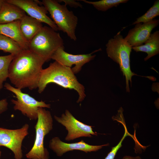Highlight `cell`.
Returning a JSON list of instances; mask_svg holds the SVG:
<instances>
[{
    "instance_id": "cell-13",
    "label": "cell",
    "mask_w": 159,
    "mask_h": 159,
    "mask_svg": "<svg viewBox=\"0 0 159 159\" xmlns=\"http://www.w3.org/2000/svg\"><path fill=\"white\" fill-rule=\"evenodd\" d=\"M159 24V20L156 19L143 24H137L129 31L124 39L132 47L142 45L149 38L152 30Z\"/></svg>"
},
{
    "instance_id": "cell-4",
    "label": "cell",
    "mask_w": 159,
    "mask_h": 159,
    "mask_svg": "<svg viewBox=\"0 0 159 159\" xmlns=\"http://www.w3.org/2000/svg\"><path fill=\"white\" fill-rule=\"evenodd\" d=\"M59 34L49 26H43L29 43V49L47 62L59 48L64 47Z\"/></svg>"
},
{
    "instance_id": "cell-27",
    "label": "cell",
    "mask_w": 159,
    "mask_h": 159,
    "mask_svg": "<svg viewBox=\"0 0 159 159\" xmlns=\"http://www.w3.org/2000/svg\"><path fill=\"white\" fill-rule=\"evenodd\" d=\"M4 1V0H0V8H1Z\"/></svg>"
},
{
    "instance_id": "cell-11",
    "label": "cell",
    "mask_w": 159,
    "mask_h": 159,
    "mask_svg": "<svg viewBox=\"0 0 159 159\" xmlns=\"http://www.w3.org/2000/svg\"><path fill=\"white\" fill-rule=\"evenodd\" d=\"M7 2L14 5L23 10L29 16L42 23L47 24L49 26L57 31V26L47 15L48 12L43 6H39L37 0H6Z\"/></svg>"
},
{
    "instance_id": "cell-28",
    "label": "cell",
    "mask_w": 159,
    "mask_h": 159,
    "mask_svg": "<svg viewBox=\"0 0 159 159\" xmlns=\"http://www.w3.org/2000/svg\"><path fill=\"white\" fill-rule=\"evenodd\" d=\"M1 151L0 150V157H1Z\"/></svg>"
},
{
    "instance_id": "cell-16",
    "label": "cell",
    "mask_w": 159,
    "mask_h": 159,
    "mask_svg": "<svg viewBox=\"0 0 159 159\" xmlns=\"http://www.w3.org/2000/svg\"><path fill=\"white\" fill-rule=\"evenodd\" d=\"M20 21V27L21 33L29 43L43 27L42 23L26 15Z\"/></svg>"
},
{
    "instance_id": "cell-26",
    "label": "cell",
    "mask_w": 159,
    "mask_h": 159,
    "mask_svg": "<svg viewBox=\"0 0 159 159\" xmlns=\"http://www.w3.org/2000/svg\"><path fill=\"white\" fill-rule=\"evenodd\" d=\"M49 153L47 149L45 148L44 155L43 159H49Z\"/></svg>"
},
{
    "instance_id": "cell-18",
    "label": "cell",
    "mask_w": 159,
    "mask_h": 159,
    "mask_svg": "<svg viewBox=\"0 0 159 159\" xmlns=\"http://www.w3.org/2000/svg\"><path fill=\"white\" fill-rule=\"evenodd\" d=\"M0 50L15 56L24 50L19 44L12 39L0 34Z\"/></svg>"
},
{
    "instance_id": "cell-23",
    "label": "cell",
    "mask_w": 159,
    "mask_h": 159,
    "mask_svg": "<svg viewBox=\"0 0 159 159\" xmlns=\"http://www.w3.org/2000/svg\"><path fill=\"white\" fill-rule=\"evenodd\" d=\"M57 1L59 3L61 2H64V4L66 6H69L72 7L77 8L82 7V5L79 2L76 1L74 0H57Z\"/></svg>"
},
{
    "instance_id": "cell-2",
    "label": "cell",
    "mask_w": 159,
    "mask_h": 159,
    "mask_svg": "<svg viewBox=\"0 0 159 159\" xmlns=\"http://www.w3.org/2000/svg\"><path fill=\"white\" fill-rule=\"evenodd\" d=\"M50 83H55L65 89L75 90L79 95L78 103L83 100L86 97L85 87L78 81L72 68L56 61L42 69L37 88L38 92L42 93Z\"/></svg>"
},
{
    "instance_id": "cell-6",
    "label": "cell",
    "mask_w": 159,
    "mask_h": 159,
    "mask_svg": "<svg viewBox=\"0 0 159 159\" xmlns=\"http://www.w3.org/2000/svg\"><path fill=\"white\" fill-rule=\"evenodd\" d=\"M37 120L34 126L36 131L34 142L31 150L26 155V158L29 159L43 158L44 138L53 128V120L51 112L44 108H39Z\"/></svg>"
},
{
    "instance_id": "cell-24",
    "label": "cell",
    "mask_w": 159,
    "mask_h": 159,
    "mask_svg": "<svg viewBox=\"0 0 159 159\" xmlns=\"http://www.w3.org/2000/svg\"><path fill=\"white\" fill-rule=\"evenodd\" d=\"M8 106V103L6 99L0 100V114L7 110Z\"/></svg>"
},
{
    "instance_id": "cell-5",
    "label": "cell",
    "mask_w": 159,
    "mask_h": 159,
    "mask_svg": "<svg viewBox=\"0 0 159 159\" xmlns=\"http://www.w3.org/2000/svg\"><path fill=\"white\" fill-rule=\"evenodd\" d=\"M42 5L50 14L58 30L66 33L71 39L75 41V30L78 22L77 17L69 10L65 4H61L57 0H43Z\"/></svg>"
},
{
    "instance_id": "cell-12",
    "label": "cell",
    "mask_w": 159,
    "mask_h": 159,
    "mask_svg": "<svg viewBox=\"0 0 159 159\" xmlns=\"http://www.w3.org/2000/svg\"><path fill=\"white\" fill-rule=\"evenodd\" d=\"M108 145V144L99 145H91L83 140L77 143H67L62 141L59 137H55L50 140L49 147L57 156L60 157L69 151L78 150L87 153L96 151L103 147Z\"/></svg>"
},
{
    "instance_id": "cell-19",
    "label": "cell",
    "mask_w": 159,
    "mask_h": 159,
    "mask_svg": "<svg viewBox=\"0 0 159 159\" xmlns=\"http://www.w3.org/2000/svg\"><path fill=\"white\" fill-rule=\"evenodd\" d=\"M15 56L10 54L0 56V90L3 88L4 82L8 78L9 67Z\"/></svg>"
},
{
    "instance_id": "cell-7",
    "label": "cell",
    "mask_w": 159,
    "mask_h": 159,
    "mask_svg": "<svg viewBox=\"0 0 159 159\" xmlns=\"http://www.w3.org/2000/svg\"><path fill=\"white\" fill-rule=\"evenodd\" d=\"M4 87L16 96V100H11L14 105V110L20 111L23 115L31 120H37L39 107L49 108L51 107L50 104H47L42 100L37 101L28 94L23 92L21 90L13 87L8 83H6Z\"/></svg>"
},
{
    "instance_id": "cell-3",
    "label": "cell",
    "mask_w": 159,
    "mask_h": 159,
    "mask_svg": "<svg viewBox=\"0 0 159 159\" xmlns=\"http://www.w3.org/2000/svg\"><path fill=\"white\" fill-rule=\"evenodd\" d=\"M106 46L108 56L119 64L125 77L126 91L129 92V82L131 84L132 77L137 75L130 69V55L132 47L123 38L120 32L108 41Z\"/></svg>"
},
{
    "instance_id": "cell-17",
    "label": "cell",
    "mask_w": 159,
    "mask_h": 159,
    "mask_svg": "<svg viewBox=\"0 0 159 159\" xmlns=\"http://www.w3.org/2000/svg\"><path fill=\"white\" fill-rule=\"evenodd\" d=\"M139 46L132 47L136 52H142L146 53L148 55L144 58L145 61L159 53V31L157 30L151 34L149 38Z\"/></svg>"
},
{
    "instance_id": "cell-21",
    "label": "cell",
    "mask_w": 159,
    "mask_h": 159,
    "mask_svg": "<svg viewBox=\"0 0 159 159\" xmlns=\"http://www.w3.org/2000/svg\"><path fill=\"white\" fill-rule=\"evenodd\" d=\"M159 15V0L155 1L153 6L144 14L137 18L132 25L139 23H146L150 21Z\"/></svg>"
},
{
    "instance_id": "cell-20",
    "label": "cell",
    "mask_w": 159,
    "mask_h": 159,
    "mask_svg": "<svg viewBox=\"0 0 159 159\" xmlns=\"http://www.w3.org/2000/svg\"><path fill=\"white\" fill-rule=\"evenodd\" d=\"M84 2L91 4L97 10L105 11L113 7H117L121 3L127 2L128 0H101L91 1L86 0H80Z\"/></svg>"
},
{
    "instance_id": "cell-9",
    "label": "cell",
    "mask_w": 159,
    "mask_h": 159,
    "mask_svg": "<svg viewBox=\"0 0 159 159\" xmlns=\"http://www.w3.org/2000/svg\"><path fill=\"white\" fill-rule=\"evenodd\" d=\"M29 125L25 124L20 128L9 129L0 127V146L10 150L14 154L15 159H21L22 141L28 134Z\"/></svg>"
},
{
    "instance_id": "cell-1",
    "label": "cell",
    "mask_w": 159,
    "mask_h": 159,
    "mask_svg": "<svg viewBox=\"0 0 159 159\" xmlns=\"http://www.w3.org/2000/svg\"><path fill=\"white\" fill-rule=\"evenodd\" d=\"M46 62L29 50L15 56L9 69L8 78L15 87L21 90L38 88L42 66Z\"/></svg>"
},
{
    "instance_id": "cell-25",
    "label": "cell",
    "mask_w": 159,
    "mask_h": 159,
    "mask_svg": "<svg viewBox=\"0 0 159 159\" xmlns=\"http://www.w3.org/2000/svg\"><path fill=\"white\" fill-rule=\"evenodd\" d=\"M122 159H142L139 156L132 157L130 156L126 155L124 156Z\"/></svg>"
},
{
    "instance_id": "cell-14",
    "label": "cell",
    "mask_w": 159,
    "mask_h": 159,
    "mask_svg": "<svg viewBox=\"0 0 159 159\" xmlns=\"http://www.w3.org/2000/svg\"><path fill=\"white\" fill-rule=\"evenodd\" d=\"M20 20L0 24V34L7 37L18 43L24 50L29 49V43L23 36L20 27Z\"/></svg>"
},
{
    "instance_id": "cell-22",
    "label": "cell",
    "mask_w": 159,
    "mask_h": 159,
    "mask_svg": "<svg viewBox=\"0 0 159 159\" xmlns=\"http://www.w3.org/2000/svg\"><path fill=\"white\" fill-rule=\"evenodd\" d=\"M126 137L125 135H124L118 144L115 147H112L111 151L108 154L105 159H114L119 149L122 146V143Z\"/></svg>"
},
{
    "instance_id": "cell-8",
    "label": "cell",
    "mask_w": 159,
    "mask_h": 159,
    "mask_svg": "<svg viewBox=\"0 0 159 159\" xmlns=\"http://www.w3.org/2000/svg\"><path fill=\"white\" fill-rule=\"evenodd\" d=\"M54 118L58 123L64 126L68 133L65 140H73L81 137H91L97 135L92 127L85 124L77 120L68 110H65L61 117L54 116Z\"/></svg>"
},
{
    "instance_id": "cell-15",
    "label": "cell",
    "mask_w": 159,
    "mask_h": 159,
    "mask_svg": "<svg viewBox=\"0 0 159 159\" xmlns=\"http://www.w3.org/2000/svg\"><path fill=\"white\" fill-rule=\"evenodd\" d=\"M25 15V12L21 9L4 0L0 8V24L20 20Z\"/></svg>"
},
{
    "instance_id": "cell-10",
    "label": "cell",
    "mask_w": 159,
    "mask_h": 159,
    "mask_svg": "<svg viewBox=\"0 0 159 159\" xmlns=\"http://www.w3.org/2000/svg\"><path fill=\"white\" fill-rule=\"evenodd\" d=\"M101 50L100 48L90 54L75 55L66 52L64 50V47H61L55 52L51 59L63 66L70 68L72 65H75L72 69L75 74L81 71L85 64L94 59L96 55H92L93 53Z\"/></svg>"
}]
</instances>
